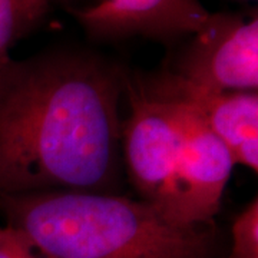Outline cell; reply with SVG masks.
<instances>
[{
    "instance_id": "obj_1",
    "label": "cell",
    "mask_w": 258,
    "mask_h": 258,
    "mask_svg": "<svg viewBox=\"0 0 258 258\" xmlns=\"http://www.w3.org/2000/svg\"><path fill=\"white\" fill-rule=\"evenodd\" d=\"M125 74L101 56L56 50L0 71V198L115 194Z\"/></svg>"
},
{
    "instance_id": "obj_8",
    "label": "cell",
    "mask_w": 258,
    "mask_h": 258,
    "mask_svg": "<svg viewBox=\"0 0 258 258\" xmlns=\"http://www.w3.org/2000/svg\"><path fill=\"white\" fill-rule=\"evenodd\" d=\"M50 0H0V71L12 60L10 50L46 18Z\"/></svg>"
},
{
    "instance_id": "obj_4",
    "label": "cell",
    "mask_w": 258,
    "mask_h": 258,
    "mask_svg": "<svg viewBox=\"0 0 258 258\" xmlns=\"http://www.w3.org/2000/svg\"><path fill=\"white\" fill-rule=\"evenodd\" d=\"M168 69L195 88L212 92H257L258 16L210 13Z\"/></svg>"
},
{
    "instance_id": "obj_9",
    "label": "cell",
    "mask_w": 258,
    "mask_h": 258,
    "mask_svg": "<svg viewBox=\"0 0 258 258\" xmlns=\"http://www.w3.org/2000/svg\"><path fill=\"white\" fill-rule=\"evenodd\" d=\"M224 258H258V200L237 215L231 228V249Z\"/></svg>"
},
{
    "instance_id": "obj_2",
    "label": "cell",
    "mask_w": 258,
    "mask_h": 258,
    "mask_svg": "<svg viewBox=\"0 0 258 258\" xmlns=\"http://www.w3.org/2000/svg\"><path fill=\"white\" fill-rule=\"evenodd\" d=\"M0 212L43 258H214L211 224L176 222L141 198L22 194L0 198Z\"/></svg>"
},
{
    "instance_id": "obj_7",
    "label": "cell",
    "mask_w": 258,
    "mask_h": 258,
    "mask_svg": "<svg viewBox=\"0 0 258 258\" xmlns=\"http://www.w3.org/2000/svg\"><path fill=\"white\" fill-rule=\"evenodd\" d=\"M158 75L172 92L200 111L207 125L230 152L244 139L258 135L257 92H212L188 85L168 69Z\"/></svg>"
},
{
    "instance_id": "obj_5",
    "label": "cell",
    "mask_w": 258,
    "mask_h": 258,
    "mask_svg": "<svg viewBox=\"0 0 258 258\" xmlns=\"http://www.w3.org/2000/svg\"><path fill=\"white\" fill-rule=\"evenodd\" d=\"M158 82L178 102L181 120V154L166 214L186 225H210L220 210L222 194L231 178L234 161L192 103L174 93L159 75Z\"/></svg>"
},
{
    "instance_id": "obj_3",
    "label": "cell",
    "mask_w": 258,
    "mask_h": 258,
    "mask_svg": "<svg viewBox=\"0 0 258 258\" xmlns=\"http://www.w3.org/2000/svg\"><path fill=\"white\" fill-rule=\"evenodd\" d=\"M125 92L131 112L120 122L122 162L141 200L166 214L182 142L178 102L155 75H125Z\"/></svg>"
},
{
    "instance_id": "obj_10",
    "label": "cell",
    "mask_w": 258,
    "mask_h": 258,
    "mask_svg": "<svg viewBox=\"0 0 258 258\" xmlns=\"http://www.w3.org/2000/svg\"><path fill=\"white\" fill-rule=\"evenodd\" d=\"M0 258H39L37 251L19 231L0 228Z\"/></svg>"
},
{
    "instance_id": "obj_12",
    "label": "cell",
    "mask_w": 258,
    "mask_h": 258,
    "mask_svg": "<svg viewBox=\"0 0 258 258\" xmlns=\"http://www.w3.org/2000/svg\"><path fill=\"white\" fill-rule=\"evenodd\" d=\"M241 2H244V0H241Z\"/></svg>"
},
{
    "instance_id": "obj_11",
    "label": "cell",
    "mask_w": 258,
    "mask_h": 258,
    "mask_svg": "<svg viewBox=\"0 0 258 258\" xmlns=\"http://www.w3.org/2000/svg\"><path fill=\"white\" fill-rule=\"evenodd\" d=\"M37 254H39V252H37ZM39 258H43V257H42V255H40V254H39Z\"/></svg>"
},
{
    "instance_id": "obj_6",
    "label": "cell",
    "mask_w": 258,
    "mask_h": 258,
    "mask_svg": "<svg viewBox=\"0 0 258 258\" xmlns=\"http://www.w3.org/2000/svg\"><path fill=\"white\" fill-rule=\"evenodd\" d=\"M57 2L71 10L76 0ZM208 16L200 0H93L75 18L96 39L144 36L169 45L195 33Z\"/></svg>"
}]
</instances>
